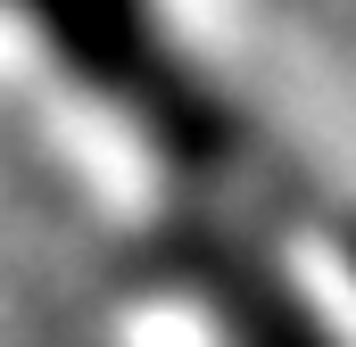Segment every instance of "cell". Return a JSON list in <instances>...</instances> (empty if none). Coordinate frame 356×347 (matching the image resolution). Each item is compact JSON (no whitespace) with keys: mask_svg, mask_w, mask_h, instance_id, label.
Returning <instances> with one entry per match:
<instances>
[{"mask_svg":"<svg viewBox=\"0 0 356 347\" xmlns=\"http://www.w3.org/2000/svg\"><path fill=\"white\" fill-rule=\"evenodd\" d=\"M0 58L175 190H207L249 149L191 0H0Z\"/></svg>","mask_w":356,"mask_h":347,"instance_id":"cell-1","label":"cell"}]
</instances>
